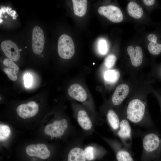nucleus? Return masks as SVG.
<instances>
[{
  "instance_id": "1",
  "label": "nucleus",
  "mask_w": 161,
  "mask_h": 161,
  "mask_svg": "<svg viewBox=\"0 0 161 161\" xmlns=\"http://www.w3.org/2000/svg\"><path fill=\"white\" fill-rule=\"evenodd\" d=\"M57 154L52 148L43 143L31 144L21 155L22 161H55Z\"/></svg>"
},
{
  "instance_id": "2",
  "label": "nucleus",
  "mask_w": 161,
  "mask_h": 161,
  "mask_svg": "<svg viewBox=\"0 0 161 161\" xmlns=\"http://www.w3.org/2000/svg\"><path fill=\"white\" fill-rule=\"evenodd\" d=\"M71 123L66 118H55L47 123L44 128L45 134L52 139L62 138L71 132Z\"/></svg>"
},
{
  "instance_id": "3",
  "label": "nucleus",
  "mask_w": 161,
  "mask_h": 161,
  "mask_svg": "<svg viewBox=\"0 0 161 161\" xmlns=\"http://www.w3.org/2000/svg\"><path fill=\"white\" fill-rule=\"evenodd\" d=\"M81 138H75L61 155H57L55 161H86Z\"/></svg>"
},
{
  "instance_id": "4",
  "label": "nucleus",
  "mask_w": 161,
  "mask_h": 161,
  "mask_svg": "<svg viewBox=\"0 0 161 161\" xmlns=\"http://www.w3.org/2000/svg\"><path fill=\"white\" fill-rule=\"evenodd\" d=\"M160 142L158 136L154 133L149 134L144 137L143 140V145L146 153L142 157L143 161L158 160L160 155L157 151Z\"/></svg>"
},
{
  "instance_id": "5",
  "label": "nucleus",
  "mask_w": 161,
  "mask_h": 161,
  "mask_svg": "<svg viewBox=\"0 0 161 161\" xmlns=\"http://www.w3.org/2000/svg\"><path fill=\"white\" fill-rule=\"evenodd\" d=\"M145 106L140 100H133L129 103L127 110V117L131 122L137 123L143 119Z\"/></svg>"
},
{
  "instance_id": "6",
  "label": "nucleus",
  "mask_w": 161,
  "mask_h": 161,
  "mask_svg": "<svg viewBox=\"0 0 161 161\" xmlns=\"http://www.w3.org/2000/svg\"><path fill=\"white\" fill-rule=\"evenodd\" d=\"M59 56L64 59L71 58L74 55L75 45L71 38L66 34H63L59 37L58 46Z\"/></svg>"
},
{
  "instance_id": "7",
  "label": "nucleus",
  "mask_w": 161,
  "mask_h": 161,
  "mask_svg": "<svg viewBox=\"0 0 161 161\" xmlns=\"http://www.w3.org/2000/svg\"><path fill=\"white\" fill-rule=\"evenodd\" d=\"M76 120L86 135L89 136L92 134L94 131L95 123L85 110L81 109L78 111Z\"/></svg>"
},
{
  "instance_id": "8",
  "label": "nucleus",
  "mask_w": 161,
  "mask_h": 161,
  "mask_svg": "<svg viewBox=\"0 0 161 161\" xmlns=\"http://www.w3.org/2000/svg\"><path fill=\"white\" fill-rule=\"evenodd\" d=\"M99 13L114 23H120L122 21L123 14L117 7L112 5L101 6L98 9Z\"/></svg>"
},
{
  "instance_id": "9",
  "label": "nucleus",
  "mask_w": 161,
  "mask_h": 161,
  "mask_svg": "<svg viewBox=\"0 0 161 161\" xmlns=\"http://www.w3.org/2000/svg\"><path fill=\"white\" fill-rule=\"evenodd\" d=\"M38 104L34 101L19 105L16 109L18 115L21 118L26 119L35 116L38 111Z\"/></svg>"
},
{
  "instance_id": "10",
  "label": "nucleus",
  "mask_w": 161,
  "mask_h": 161,
  "mask_svg": "<svg viewBox=\"0 0 161 161\" xmlns=\"http://www.w3.org/2000/svg\"><path fill=\"white\" fill-rule=\"evenodd\" d=\"M44 43V37L43 32L40 27L36 26L32 31V48L36 54H39L42 51Z\"/></svg>"
},
{
  "instance_id": "11",
  "label": "nucleus",
  "mask_w": 161,
  "mask_h": 161,
  "mask_svg": "<svg viewBox=\"0 0 161 161\" xmlns=\"http://www.w3.org/2000/svg\"><path fill=\"white\" fill-rule=\"evenodd\" d=\"M86 161H93L101 159L106 154L104 150L98 145L89 144L83 148Z\"/></svg>"
},
{
  "instance_id": "12",
  "label": "nucleus",
  "mask_w": 161,
  "mask_h": 161,
  "mask_svg": "<svg viewBox=\"0 0 161 161\" xmlns=\"http://www.w3.org/2000/svg\"><path fill=\"white\" fill-rule=\"evenodd\" d=\"M1 47L8 59L13 61H16L19 58V49L13 41L7 40L2 41L1 44Z\"/></svg>"
},
{
  "instance_id": "13",
  "label": "nucleus",
  "mask_w": 161,
  "mask_h": 161,
  "mask_svg": "<svg viewBox=\"0 0 161 161\" xmlns=\"http://www.w3.org/2000/svg\"><path fill=\"white\" fill-rule=\"evenodd\" d=\"M129 86L125 84L119 85L116 88L112 97V102L115 106L120 105L126 97L129 92Z\"/></svg>"
},
{
  "instance_id": "14",
  "label": "nucleus",
  "mask_w": 161,
  "mask_h": 161,
  "mask_svg": "<svg viewBox=\"0 0 161 161\" xmlns=\"http://www.w3.org/2000/svg\"><path fill=\"white\" fill-rule=\"evenodd\" d=\"M127 51L132 65L135 67L140 66L142 63L143 59L142 48L139 46L134 48L133 46H130L128 47Z\"/></svg>"
},
{
  "instance_id": "15",
  "label": "nucleus",
  "mask_w": 161,
  "mask_h": 161,
  "mask_svg": "<svg viewBox=\"0 0 161 161\" xmlns=\"http://www.w3.org/2000/svg\"><path fill=\"white\" fill-rule=\"evenodd\" d=\"M69 95L72 98L80 102L85 101L87 98V94L83 88L78 84L71 85L68 89Z\"/></svg>"
},
{
  "instance_id": "16",
  "label": "nucleus",
  "mask_w": 161,
  "mask_h": 161,
  "mask_svg": "<svg viewBox=\"0 0 161 161\" xmlns=\"http://www.w3.org/2000/svg\"><path fill=\"white\" fill-rule=\"evenodd\" d=\"M74 12L75 15L82 17L86 14L87 9L86 0H72Z\"/></svg>"
},
{
  "instance_id": "17",
  "label": "nucleus",
  "mask_w": 161,
  "mask_h": 161,
  "mask_svg": "<svg viewBox=\"0 0 161 161\" xmlns=\"http://www.w3.org/2000/svg\"><path fill=\"white\" fill-rule=\"evenodd\" d=\"M127 10L129 15L137 19L141 18L143 14L142 8L134 1L129 2L127 5Z\"/></svg>"
},
{
  "instance_id": "18",
  "label": "nucleus",
  "mask_w": 161,
  "mask_h": 161,
  "mask_svg": "<svg viewBox=\"0 0 161 161\" xmlns=\"http://www.w3.org/2000/svg\"><path fill=\"white\" fill-rule=\"evenodd\" d=\"M119 128L117 133L119 137L122 138H126L131 136V127L127 120H123L120 122Z\"/></svg>"
},
{
  "instance_id": "19",
  "label": "nucleus",
  "mask_w": 161,
  "mask_h": 161,
  "mask_svg": "<svg viewBox=\"0 0 161 161\" xmlns=\"http://www.w3.org/2000/svg\"><path fill=\"white\" fill-rule=\"evenodd\" d=\"M107 117L108 123L114 130H116L119 128L120 122L117 114L112 109L108 111L107 114Z\"/></svg>"
},
{
  "instance_id": "20",
  "label": "nucleus",
  "mask_w": 161,
  "mask_h": 161,
  "mask_svg": "<svg viewBox=\"0 0 161 161\" xmlns=\"http://www.w3.org/2000/svg\"><path fill=\"white\" fill-rule=\"evenodd\" d=\"M120 74L117 69L108 70L105 72L104 78L105 81L109 83L112 84L116 82L119 79Z\"/></svg>"
},
{
  "instance_id": "21",
  "label": "nucleus",
  "mask_w": 161,
  "mask_h": 161,
  "mask_svg": "<svg viewBox=\"0 0 161 161\" xmlns=\"http://www.w3.org/2000/svg\"><path fill=\"white\" fill-rule=\"evenodd\" d=\"M115 152L117 161H134L130 154L126 151L118 150Z\"/></svg>"
},
{
  "instance_id": "22",
  "label": "nucleus",
  "mask_w": 161,
  "mask_h": 161,
  "mask_svg": "<svg viewBox=\"0 0 161 161\" xmlns=\"http://www.w3.org/2000/svg\"><path fill=\"white\" fill-rule=\"evenodd\" d=\"M11 130L7 125L1 123L0 125V140L1 142L5 141L11 135Z\"/></svg>"
},
{
  "instance_id": "23",
  "label": "nucleus",
  "mask_w": 161,
  "mask_h": 161,
  "mask_svg": "<svg viewBox=\"0 0 161 161\" xmlns=\"http://www.w3.org/2000/svg\"><path fill=\"white\" fill-rule=\"evenodd\" d=\"M148 48L149 52L152 54L158 55L161 52V44L157 42L154 43L150 42L148 45Z\"/></svg>"
},
{
  "instance_id": "24",
  "label": "nucleus",
  "mask_w": 161,
  "mask_h": 161,
  "mask_svg": "<svg viewBox=\"0 0 161 161\" xmlns=\"http://www.w3.org/2000/svg\"><path fill=\"white\" fill-rule=\"evenodd\" d=\"M4 72L7 75L8 77L11 80L15 81L17 79L16 73L18 72L11 68H5L4 69Z\"/></svg>"
},
{
  "instance_id": "25",
  "label": "nucleus",
  "mask_w": 161,
  "mask_h": 161,
  "mask_svg": "<svg viewBox=\"0 0 161 161\" xmlns=\"http://www.w3.org/2000/svg\"><path fill=\"white\" fill-rule=\"evenodd\" d=\"M116 59V57L113 54L109 55L105 60V65L109 68L112 67L114 64Z\"/></svg>"
},
{
  "instance_id": "26",
  "label": "nucleus",
  "mask_w": 161,
  "mask_h": 161,
  "mask_svg": "<svg viewBox=\"0 0 161 161\" xmlns=\"http://www.w3.org/2000/svg\"><path fill=\"white\" fill-rule=\"evenodd\" d=\"M4 64L9 68L12 69L18 72L19 68L13 61L8 58H5L3 61Z\"/></svg>"
},
{
  "instance_id": "27",
  "label": "nucleus",
  "mask_w": 161,
  "mask_h": 161,
  "mask_svg": "<svg viewBox=\"0 0 161 161\" xmlns=\"http://www.w3.org/2000/svg\"><path fill=\"white\" fill-rule=\"evenodd\" d=\"M25 86L26 88H29L32 85V76L29 74H25L24 77Z\"/></svg>"
},
{
  "instance_id": "28",
  "label": "nucleus",
  "mask_w": 161,
  "mask_h": 161,
  "mask_svg": "<svg viewBox=\"0 0 161 161\" xmlns=\"http://www.w3.org/2000/svg\"><path fill=\"white\" fill-rule=\"evenodd\" d=\"M99 49L100 52L103 54H105L107 51V45L106 41L101 40L99 43Z\"/></svg>"
},
{
  "instance_id": "29",
  "label": "nucleus",
  "mask_w": 161,
  "mask_h": 161,
  "mask_svg": "<svg viewBox=\"0 0 161 161\" xmlns=\"http://www.w3.org/2000/svg\"><path fill=\"white\" fill-rule=\"evenodd\" d=\"M147 38L149 41L154 43H156L157 42V37L154 34L152 33L149 34L148 35Z\"/></svg>"
},
{
  "instance_id": "30",
  "label": "nucleus",
  "mask_w": 161,
  "mask_h": 161,
  "mask_svg": "<svg viewBox=\"0 0 161 161\" xmlns=\"http://www.w3.org/2000/svg\"><path fill=\"white\" fill-rule=\"evenodd\" d=\"M154 0H143V2L144 4L147 6H151L153 5L155 3Z\"/></svg>"
},
{
  "instance_id": "31",
  "label": "nucleus",
  "mask_w": 161,
  "mask_h": 161,
  "mask_svg": "<svg viewBox=\"0 0 161 161\" xmlns=\"http://www.w3.org/2000/svg\"><path fill=\"white\" fill-rule=\"evenodd\" d=\"M21 49H19V51H21Z\"/></svg>"
},
{
  "instance_id": "32",
  "label": "nucleus",
  "mask_w": 161,
  "mask_h": 161,
  "mask_svg": "<svg viewBox=\"0 0 161 161\" xmlns=\"http://www.w3.org/2000/svg\"><path fill=\"white\" fill-rule=\"evenodd\" d=\"M93 64H95V63H93Z\"/></svg>"
},
{
  "instance_id": "33",
  "label": "nucleus",
  "mask_w": 161,
  "mask_h": 161,
  "mask_svg": "<svg viewBox=\"0 0 161 161\" xmlns=\"http://www.w3.org/2000/svg\"><path fill=\"white\" fill-rule=\"evenodd\" d=\"M25 48H27V47H25Z\"/></svg>"
},
{
  "instance_id": "34",
  "label": "nucleus",
  "mask_w": 161,
  "mask_h": 161,
  "mask_svg": "<svg viewBox=\"0 0 161 161\" xmlns=\"http://www.w3.org/2000/svg\"></svg>"
}]
</instances>
